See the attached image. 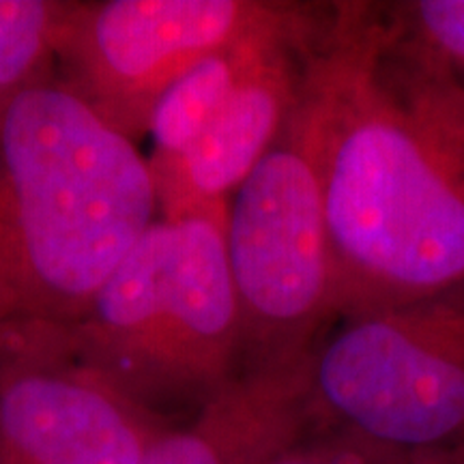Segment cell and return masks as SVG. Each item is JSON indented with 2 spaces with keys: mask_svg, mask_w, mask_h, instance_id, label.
Wrapping results in <instances>:
<instances>
[{
  "mask_svg": "<svg viewBox=\"0 0 464 464\" xmlns=\"http://www.w3.org/2000/svg\"><path fill=\"white\" fill-rule=\"evenodd\" d=\"M338 321L464 280V89L382 3H334L304 80Z\"/></svg>",
  "mask_w": 464,
  "mask_h": 464,
  "instance_id": "1",
  "label": "cell"
},
{
  "mask_svg": "<svg viewBox=\"0 0 464 464\" xmlns=\"http://www.w3.org/2000/svg\"><path fill=\"white\" fill-rule=\"evenodd\" d=\"M149 160L58 80L0 100V323L78 321L155 222Z\"/></svg>",
  "mask_w": 464,
  "mask_h": 464,
  "instance_id": "2",
  "label": "cell"
},
{
  "mask_svg": "<svg viewBox=\"0 0 464 464\" xmlns=\"http://www.w3.org/2000/svg\"><path fill=\"white\" fill-rule=\"evenodd\" d=\"M226 219H155L84 314L44 332L133 404L196 413L241 372Z\"/></svg>",
  "mask_w": 464,
  "mask_h": 464,
  "instance_id": "3",
  "label": "cell"
},
{
  "mask_svg": "<svg viewBox=\"0 0 464 464\" xmlns=\"http://www.w3.org/2000/svg\"><path fill=\"white\" fill-rule=\"evenodd\" d=\"M224 237L239 307L241 372L312 351L338 314L304 89L280 136L230 198Z\"/></svg>",
  "mask_w": 464,
  "mask_h": 464,
  "instance_id": "4",
  "label": "cell"
},
{
  "mask_svg": "<svg viewBox=\"0 0 464 464\" xmlns=\"http://www.w3.org/2000/svg\"><path fill=\"white\" fill-rule=\"evenodd\" d=\"M321 426L409 451L464 450V280L342 321L312 363Z\"/></svg>",
  "mask_w": 464,
  "mask_h": 464,
  "instance_id": "5",
  "label": "cell"
},
{
  "mask_svg": "<svg viewBox=\"0 0 464 464\" xmlns=\"http://www.w3.org/2000/svg\"><path fill=\"white\" fill-rule=\"evenodd\" d=\"M334 3L280 0H108L67 3L56 33L58 80L130 140L149 133L174 80L219 50L258 34L321 24Z\"/></svg>",
  "mask_w": 464,
  "mask_h": 464,
  "instance_id": "6",
  "label": "cell"
},
{
  "mask_svg": "<svg viewBox=\"0 0 464 464\" xmlns=\"http://www.w3.org/2000/svg\"><path fill=\"white\" fill-rule=\"evenodd\" d=\"M168 426L44 329H11L0 342V464H138Z\"/></svg>",
  "mask_w": 464,
  "mask_h": 464,
  "instance_id": "7",
  "label": "cell"
},
{
  "mask_svg": "<svg viewBox=\"0 0 464 464\" xmlns=\"http://www.w3.org/2000/svg\"><path fill=\"white\" fill-rule=\"evenodd\" d=\"M318 39L271 52L188 149L153 153L149 166L161 218H228L230 196L265 158L297 106Z\"/></svg>",
  "mask_w": 464,
  "mask_h": 464,
  "instance_id": "8",
  "label": "cell"
},
{
  "mask_svg": "<svg viewBox=\"0 0 464 464\" xmlns=\"http://www.w3.org/2000/svg\"><path fill=\"white\" fill-rule=\"evenodd\" d=\"M314 348L243 370L189 421L161 430L138 464H265L299 443L321 428L312 385Z\"/></svg>",
  "mask_w": 464,
  "mask_h": 464,
  "instance_id": "9",
  "label": "cell"
},
{
  "mask_svg": "<svg viewBox=\"0 0 464 464\" xmlns=\"http://www.w3.org/2000/svg\"><path fill=\"white\" fill-rule=\"evenodd\" d=\"M334 15V5L321 24L299 31L258 34L246 42L219 50L196 63L189 72L174 80L155 103L149 121V133L155 140V153L174 155L189 147L213 116L226 106L243 80L282 45L310 44L321 37Z\"/></svg>",
  "mask_w": 464,
  "mask_h": 464,
  "instance_id": "10",
  "label": "cell"
},
{
  "mask_svg": "<svg viewBox=\"0 0 464 464\" xmlns=\"http://www.w3.org/2000/svg\"><path fill=\"white\" fill-rule=\"evenodd\" d=\"M67 3L0 0V100L45 82Z\"/></svg>",
  "mask_w": 464,
  "mask_h": 464,
  "instance_id": "11",
  "label": "cell"
},
{
  "mask_svg": "<svg viewBox=\"0 0 464 464\" xmlns=\"http://www.w3.org/2000/svg\"><path fill=\"white\" fill-rule=\"evenodd\" d=\"M392 31L464 89V0L382 3Z\"/></svg>",
  "mask_w": 464,
  "mask_h": 464,
  "instance_id": "12",
  "label": "cell"
},
{
  "mask_svg": "<svg viewBox=\"0 0 464 464\" xmlns=\"http://www.w3.org/2000/svg\"><path fill=\"white\" fill-rule=\"evenodd\" d=\"M462 460L464 450L409 451L346 428L323 426L265 464H458Z\"/></svg>",
  "mask_w": 464,
  "mask_h": 464,
  "instance_id": "13",
  "label": "cell"
},
{
  "mask_svg": "<svg viewBox=\"0 0 464 464\" xmlns=\"http://www.w3.org/2000/svg\"><path fill=\"white\" fill-rule=\"evenodd\" d=\"M5 334H7V329H5V324L0 323V342H3V338H5Z\"/></svg>",
  "mask_w": 464,
  "mask_h": 464,
  "instance_id": "14",
  "label": "cell"
},
{
  "mask_svg": "<svg viewBox=\"0 0 464 464\" xmlns=\"http://www.w3.org/2000/svg\"><path fill=\"white\" fill-rule=\"evenodd\" d=\"M458 464H464V460H462V462H458Z\"/></svg>",
  "mask_w": 464,
  "mask_h": 464,
  "instance_id": "15",
  "label": "cell"
}]
</instances>
